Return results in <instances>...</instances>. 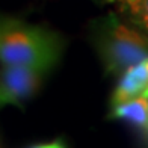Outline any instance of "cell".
Wrapping results in <instances>:
<instances>
[{"instance_id":"cell-5","label":"cell","mask_w":148,"mask_h":148,"mask_svg":"<svg viewBox=\"0 0 148 148\" xmlns=\"http://www.w3.org/2000/svg\"><path fill=\"white\" fill-rule=\"evenodd\" d=\"M110 116L127 121L138 129L148 132V97H136L118 104H112Z\"/></svg>"},{"instance_id":"cell-1","label":"cell","mask_w":148,"mask_h":148,"mask_svg":"<svg viewBox=\"0 0 148 148\" xmlns=\"http://www.w3.org/2000/svg\"><path fill=\"white\" fill-rule=\"evenodd\" d=\"M62 55V39L41 26L0 18V65H23L49 73Z\"/></svg>"},{"instance_id":"cell-4","label":"cell","mask_w":148,"mask_h":148,"mask_svg":"<svg viewBox=\"0 0 148 148\" xmlns=\"http://www.w3.org/2000/svg\"><path fill=\"white\" fill-rule=\"evenodd\" d=\"M136 97H148V56L119 76L110 101L112 104H118Z\"/></svg>"},{"instance_id":"cell-7","label":"cell","mask_w":148,"mask_h":148,"mask_svg":"<svg viewBox=\"0 0 148 148\" xmlns=\"http://www.w3.org/2000/svg\"><path fill=\"white\" fill-rule=\"evenodd\" d=\"M97 2H107V0H97Z\"/></svg>"},{"instance_id":"cell-3","label":"cell","mask_w":148,"mask_h":148,"mask_svg":"<svg viewBox=\"0 0 148 148\" xmlns=\"http://www.w3.org/2000/svg\"><path fill=\"white\" fill-rule=\"evenodd\" d=\"M47 71L23 65H2L0 107L21 106L39 88Z\"/></svg>"},{"instance_id":"cell-2","label":"cell","mask_w":148,"mask_h":148,"mask_svg":"<svg viewBox=\"0 0 148 148\" xmlns=\"http://www.w3.org/2000/svg\"><path fill=\"white\" fill-rule=\"evenodd\" d=\"M94 45L104 71L121 76L127 68L148 56V33L132 23H124L116 14H107L97 23Z\"/></svg>"},{"instance_id":"cell-6","label":"cell","mask_w":148,"mask_h":148,"mask_svg":"<svg viewBox=\"0 0 148 148\" xmlns=\"http://www.w3.org/2000/svg\"><path fill=\"white\" fill-rule=\"evenodd\" d=\"M118 11L127 21L148 33V0H115Z\"/></svg>"}]
</instances>
